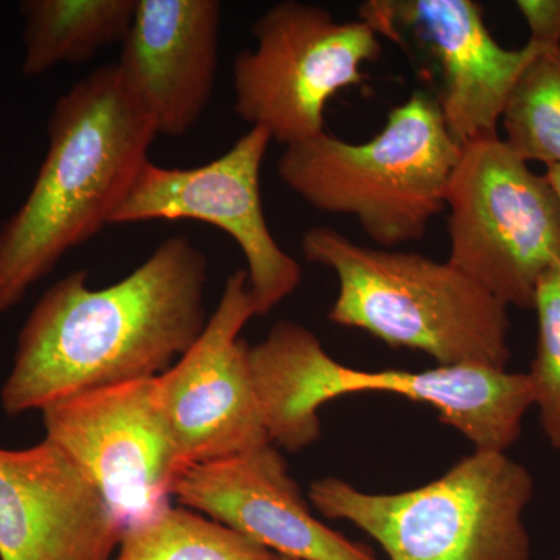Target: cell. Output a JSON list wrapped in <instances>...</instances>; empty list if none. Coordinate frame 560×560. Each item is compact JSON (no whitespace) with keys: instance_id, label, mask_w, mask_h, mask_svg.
Wrapping results in <instances>:
<instances>
[{"instance_id":"cell-17","label":"cell","mask_w":560,"mask_h":560,"mask_svg":"<svg viewBox=\"0 0 560 560\" xmlns=\"http://www.w3.org/2000/svg\"><path fill=\"white\" fill-rule=\"evenodd\" d=\"M271 555L245 534L171 503L125 528L114 560H267Z\"/></svg>"},{"instance_id":"cell-8","label":"cell","mask_w":560,"mask_h":560,"mask_svg":"<svg viewBox=\"0 0 560 560\" xmlns=\"http://www.w3.org/2000/svg\"><path fill=\"white\" fill-rule=\"evenodd\" d=\"M256 47L232 65L234 110L283 147L324 131L331 97L364 81V62L382 54L366 21H338L312 3L282 0L254 22Z\"/></svg>"},{"instance_id":"cell-15","label":"cell","mask_w":560,"mask_h":560,"mask_svg":"<svg viewBox=\"0 0 560 560\" xmlns=\"http://www.w3.org/2000/svg\"><path fill=\"white\" fill-rule=\"evenodd\" d=\"M220 25L217 0H138L116 68L158 135L180 138L208 109Z\"/></svg>"},{"instance_id":"cell-21","label":"cell","mask_w":560,"mask_h":560,"mask_svg":"<svg viewBox=\"0 0 560 560\" xmlns=\"http://www.w3.org/2000/svg\"><path fill=\"white\" fill-rule=\"evenodd\" d=\"M545 178L548 179V183L551 184L552 189H555L556 195H558L560 202V165H551V167H547V172L544 173Z\"/></svg>"},{"instance_id":"cell-22","label":"cell","mask_w":560,"mask_h":560,"mask_svg":"<svg viewBox=\"0 0 560 560\" xmlns=\"http://www.w3.org/2000/svg\"><path fill=\"white\" fill-rule=\"evenodd\" d=\"M267 560H301V559L289 558V556L276 555V552H272L270 558H268Z\"/></svg>"},{"instance_id":"cell-12","label":"cell","mask_w":560,"mask_h":560,"mask_svg":"<svg viewBox=\"0 0 560 560\" xmlns=\"http://www.w3.org/2000/svg\"><path fill=\"white\" fill-rule=\"evenodd\" d=\"M257 316L245 270L231 275L201 337L158 377L183 470L271 444L241 331Z\"/></svg>"},{"instance_id":"cell-18","label":"cell","mask_w":560,"mask_h":560,"mask_svg":"<svg viewBox=\"0 0 560 560\" xmlns=\"http://www.w3.org/2000/svg\"><path fill=\"white\" fill-rule=\"evenodd\" d=\"M501 124L523 160L560 165V44L541 49L523 70Z\"/></svg>"},{"instance_id":"cell-23","label":"cell","mask_w":560,"mask_h":560,"mask_svg":"<svg viewBox=\"0 0 560 560\" xmlns=\"http://www.w3.org/2000/svg\"><path fill=\"white\" fill-rule=\"evenodd\" d=\"M556 560H560V558H559V559H556Z\"/></svg>"},{"instance_id":"cell-4","label":"cell","mask_w":560,"mask_h":560,"mask_svg":"<svg viewBox=\"0 0 560 560\" xmlns=\"http://www.w3.org/2000/svg\"><path fill=\"white\" fill-rule=\"evenodd\" d=\"M302 253L337 276L338 296L329 312L337 326L368 331L394 348L420 350L438 366L508 370L506 305L448 261L366 248L327 226L302 235Z\"/></svg>"},{"instance_id":"cell-2","label":"cell","mask_w":560,"mask_h":560,"mask_svg":"<svg viewBox=\"0 0 560 560\" xmlns=\"http://www.w3.org/2000/svg\"><path fill=\"white\" fill-rule=\"evenodd\" d=\"M49 149L28 197L0 226V313L110 224L158 138L116 65L73 84L51 110Z\"/></svg>"},{"instance_id":"cell-1","label":"cell","mask_w":560,"mask_h":560,"mask_svg":"<svg viewBox=\"0 0 560 560\" xmlns=\"http://www.w3.org/2000/svg\"><path fill=\"white\" fill-rule=\"evenodd\" d=\"M208 257L173 235L127 278L91 289L73 271L50 287L18 337L0 389L7 415L46 410L77 394L160 377L201 337Z\"/></svg>"},{"instance_id":"cell-6","label":"cell","mask_w":560,"mask_h":560,"mask_svg":"<svg viewBox=\"0 0 560 560\" xmlns=\"http://www.w3.org/2000/svg\"><path fill=\"white\" fill-rule=\"evenodd\" d=\"M534 489L528 467L508 453L475 451L418 489L372 493L326 477L308 500L368 534L388 560H529Z\"/></svg>"},{"instance_id":"cell-19","label":"cell","mask_w":560,"mask_h":560,"mask_svg":"<svg viewBox=\"0 0 560 560\" xmlns=\"http://www.w3.org/2000/svg\"><path fill=\"white\" fill-rule=\"evenodd\" d=\"M533 311L537 313L536 353L526 374L545 438L560 452V260L541 276Z\"/></svg>"},{"instance_id":"cell-16","label":"cell","mask_w":560,"mask_h":560,"mask_svg":"<svg viewBox=\"0 0 560 560\" xmlns=\"http://www.w3.org/2000/svg\"><path fill=\"white\" fill-rule=\"evenodd\" d=\"M138 0H25L22 72L40 75L58 65H80L121 44Z\"/></svg>"},{"instance_id":"cell-10","label":"cell","mask_w":560,"mask_h":560,"mask_svg":"<svg viewBox=\"0 0 560 560\" xmlns=\"http://www.w3.org/2000/svg\"><path fill=\"white\" fill-rule=\"evenodd\" d=\"M40 412L47 440L79 464L124 529L172 503L183 467L158 377L86 390Z\"/></svg>"},{"instance_id":"cell-13","label":"cell","mask_w":560,"mask_h":560,"mask_svg":"<svg viewBox=\"0 0 560 560\" xmlns=\"http://www.w3.org/2000/svg\"><path fill=\"white\" fill-rule=\"evenodd\" d=\"M124 526L68 453L0 447V560H110Z\"/></svg>"},{"instance_id":"cell-11","label":"cell","mask_w":560,"mask_h":560,"mask_svg":"<svg viewBox=\"0 0 560 560\" xmlns=\"http://www.w3.org/2000/svg\"><path fill=\"white\" fill-rule=\"evenodd\" d=\"M271 138L250 128L226 153L191 168L140 171L110 224L195 220L212 224L241 246L257 315H267L302 282L300 264L280 248L264 212L261 162Z\"/></svg>"},{"instance_id":"cell-7","label":"cell","mask_w":560,"mask_h":560,"mask_svg":"<svg viewBox=\"0 0 560 560\" xmlns=\"http://www.w3.org/2000/svg\"><path fill=\"white\" fill-rule=\"evenodd\" d=\"M448 264L508 308L533 311L541 276L560 260V202L499 135L464 143L448 184Z\"/></svg>"},{"instance_id":"cell-3","label":"cell","mask_w":560,"mask_h":560,"mask_svg":"<svg viewBox=\"0 0 560 560\" xmlns=\"http://www.w3.org/2000/svg\"><path fill=\"white\" fill-rule=\"evenodd\" d=\"M248 359L271 444L293 453L318 442L319 408L349 394L388 393L422 401L475 451L486 452L510 451L534 408L526 372L482 364L420 372L353 370L330 357L312 330L289 319L249 345Z\"/></svg>"},{"instance_id":"cell-5","label":"cell","mask_w":560,"mask_h":560,"mask_svg":"<svg viewBox=\"0 0 560 560\" xmlns=\"http://www.w3.org/2000/svg\"><path fill=\"white\" fill-rule=\"evenodd\" d=\"M460 150L430 92L416 91L375 138L352 143L319 132L285 147L278 173L311 208L353 217L372 242L394 248L425 237L445 209Z\"/></svg>"},{"instance_id":"cell-9","label":"cell","mask_w":560,"mask_h":560,"mask_svg":"<svg viewBox=\"0 0 560 560\" xmlns=\"http://www.w3.org/2000/svg\"><path fill=\"white\" fill-rule=\"evenodd\" d=\"M360 20L418 55L423 75L456 142L499 135L515 84L545 47L504 49L471 0H370Z\"/></svg>"},{"instance_id":"cell-20","label":"cell","mask_w":560,"mask_h":560,"mask_svg":"<svg viewBox=\"0 0 560 560\" xmlns=\"http://www.w3.org/2000/svg\"><path fill=\"white\" fill-rule=\"evenodd\" d=\"M515 7L530 32L529 43L541 47L560 44V0H518Z\"/></svg>"},{"instance_id":"cell-14","label":"cell","mask_w":560,"mask_h":560,"mask_svg":"<svg viewBox=\"0 0 560 560\" xmlns=\"http://www.w3.org/2000/svg\"><path fill=\"white\" fill-rule=\"evenodd\" d=\"M172 497L180 506L245 534L276 555L301 560H378L312 514L279 447L261 445L180 471Z\"/></svg>"}]
</instances>
